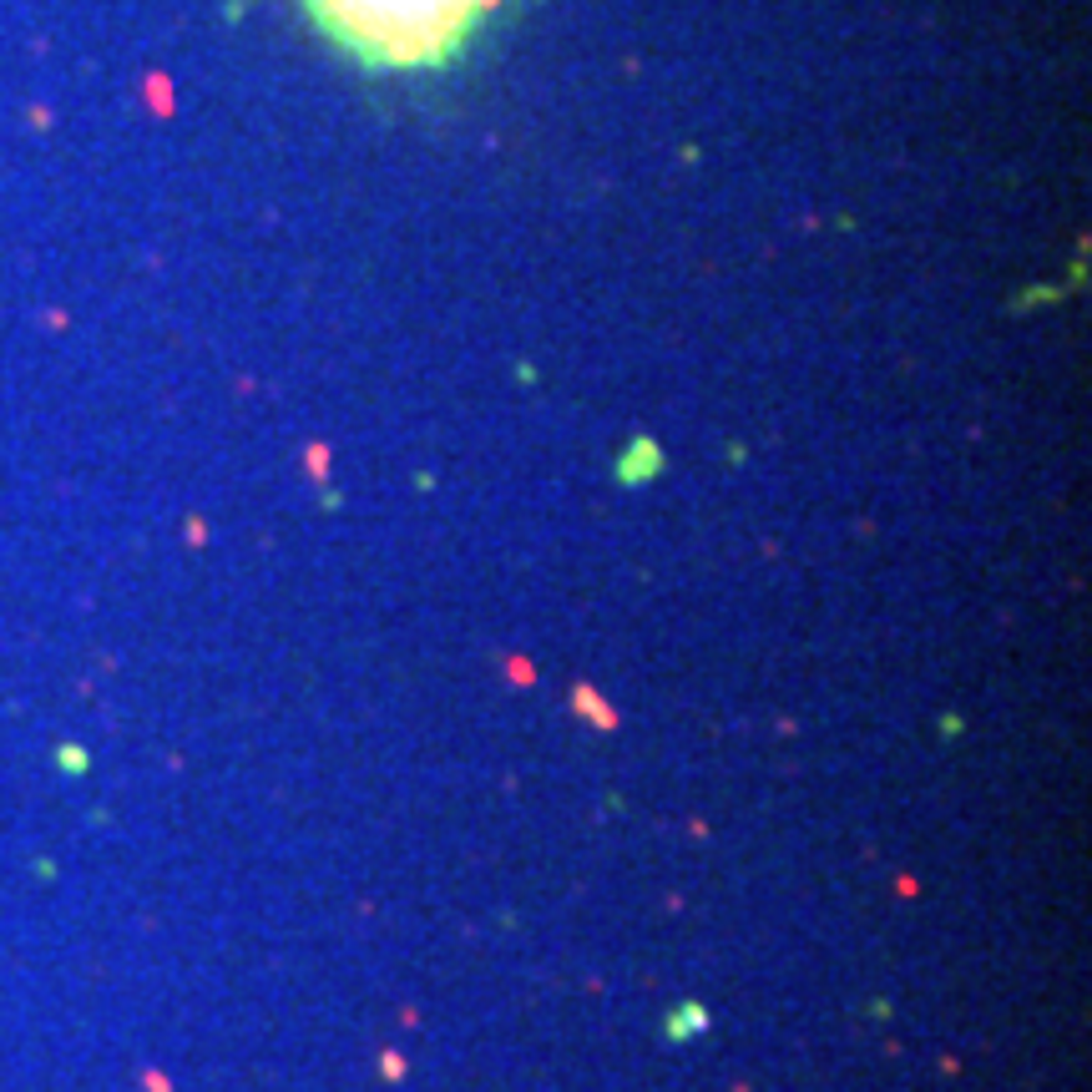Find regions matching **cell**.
<instances>
[{"mask_svg": "<svg viewBox=\"0 0 1092 1092\" xmlns=\"http://www.w3.org/2000/svg\"><path fill=\"white\" fill-rule=\"evenodd\" d=\"M329 21L390 61L435 56L471 21L476 0H314Z\"/></svg>", "mask_w": 1092, "mask_h": 1092, "instance_id": "obj_1", "label": "cell"}]
</instances>
